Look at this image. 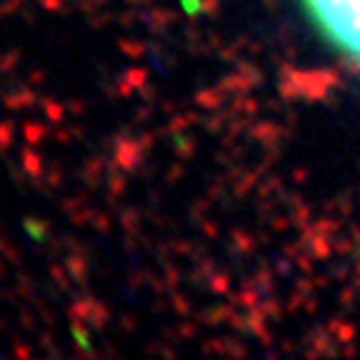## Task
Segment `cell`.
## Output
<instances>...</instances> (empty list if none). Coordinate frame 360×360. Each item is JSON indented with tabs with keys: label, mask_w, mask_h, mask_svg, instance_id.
<instances>
[{
	"label": "cell",
	"mask_w": 360,
	"mask_h": 360,
	"mask_svg": "<svg viewBox=\"0 0 360 360\" xmlns=\"http://www.w3.org/2000/svg\"><path fill=\"white\" fill-rule=\"evenodd\" d=\"M303 6L326 40L360 63V0H303Z\"/></svg>",
	"instance_id": "obj_1"
}]
</instances>
